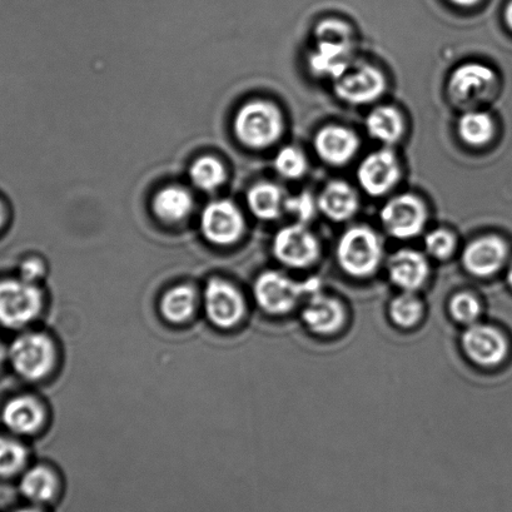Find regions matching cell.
Segmentation results:
<instances>
[{
	"mask_svg": "<svg viewBox=\"0 0 512 512\" xmlns=\"http://www.w3.org/2000/svg\"><path fill=\"white\" fill-rule=\"evenodd\" d=\"M450 313L457 322L472 325L480 316V302L470 293H457L450 302Z\"/></svg>",
	"mask_w": 512,
	"mask_h": 512,
	"instance_id": "31",
	"label": "cell"
},
{
	"mask_svg": "<svg viewBox=\"0 0 512 512\" xmlns=\"http://www.w3.org/2000/svg\"><path fill=\"white\" fill-rule=\"evenodd\" d=\"M356 176L367 195L385 196L394 190L401 180L399 158L390 148L379 149L362 159Z\"/></svg>",
	"mask_w": 512,
	"mask_h": 512,
	"instance_id": "9",
	"label": "cell"
},
{
	"mask_svg": "<svg viewBox=\"0 0 512 512\" xmlns=\"http://www.w3.org/2000/svg\"><path fill=\"white\" fill-rule=\"evenodd\" d=\"M316 41H344L354 42L352 39V28L349 23L340 21V19H323L315 28Z\"/></svg>",
	"mask_w": 512,
	"mask_h": 512,
	"instance_id": "33",
	"label": "cell"
},
{
	"mask_svg": "<svg viewBox=\"0 0 512 512\" xmlns=\"http://www.w3.org/2000/svg\"><path fill=\"white\" fill-rule=\"evenodd\" d=\"M255 297L258 305L268 313L282 315L296 307L303 297H310L321 291L318 278L297 282L280 272L267 271L257 278Z\"/></svg>",
	"mask_w": 512,
	"mask_h": 512,
	"instance_id": "1",
	"label": "cell"
},
{
	"mask_svg": "<svg viewBox=\"0 0 512 512\" xmlns=\"http://www.w3.org/2000/svg\"><path fill=\"white\" fill-rule=\"evenodd\" d=\"M42 297L32 282L0 281V325L7 328L26 326L41 311Z\"/></svg>",
	"mask_w": 512,
	"mask_h": 512,
	"instance_id": "6",
	"label": "cell"
},
{
	"mask_svg": "<svg viewBox=\"0 0 512 512\" xmlns=\"http://www.w3.org/2000/svg\"><path fill=\"white\" fill-rule=\"evenodd\" d=\"M285 201L281 188L273 183H258L248 193V206L253 215L265 221L276 220L285 208Z\"/></svg>",
	"mask_w": 512,
	"mask_h": 512,
	"instance_id": "23",
	"label": "cell"
},
{
	"mask_svg": "<svg viewBox=\"0 0 512 512\" xmlns=\"http://www.w3.org/2000/svg\"><path fill=\"white\" fill-rule=\"evenodd\" d=\"M191 177L197 187L205 191H213L225 181V168L215 158L198 159L191 168Z\"/></svg>",
	"mask_w": 512,
	"mask_h": 512,
	"instance_id": "28",
	"label": "cell"
},
{
	"mask_svg": "<svg viewBox=\"0 0 512 512\" xmlns=\"http://www.w3.org/2000/svg\"><path fill=\"white\" fill-rule=\"evenodd\" d=\"M360 138L352 129L328 124L318 129L313 147L318 158L331 166H345L354 159L360 149Z\"/></svg>",
	"mask_w": 512,
	"mask_h": 512,
	"instance_id": "11",
	"label": "cell"
},
{
	"mask_svg": "<svg viewBox=\"0 0 512 512\" xmlns=\"http://www.w3.org/2000/svg\"><path fill=\"white\" fill-rule=\"evenodd\" d=\"M243 218L241 212L230 202H215L208 206L202 216V230L207 240L216 245H231L241 237Z\"/></svg>",
	"mask_w": 512,
	"mask_h": 512,
	"instance_id": "15",
	"label": "cell"
},
{
	"mask_svg": "<svg viewBox=\"0 0 512 512\" xmlns=\"http://www.w3.org/2000/svg\"><path fill=\"white\" fill-rule=\"evenodd\" d=\"M499 86L494 69L485 64H461L451 73L447 93L456 107L471 111L479 104L490 101Z\"/></svg>",
	"mask_w": 512,
	"mask_h": 512,
	"instance_id": "4",
	"label": "cell"
},
{
	"mask_svg": "<svg viewBox=\"0 0 512 512\" xmlns=\"http://www.w3.org/2000/svg\"><path fill=\"white\" fill-rule=\"evenodd\" d=\"M392 321L401 327H411L422 316V303L412 292H405L392 300L390 305Z\"/></svg>",
	"mask_w": 512,
	"mask_h": 512,
	"instance_id": "29",
	"label": "cell"
},
{
	"mask_svg": "<svg viewBox=\"0 0 512 512\" xmlns=\"http://www.w3.org/2000/svg\"><path fill=\"white\" fill-rule=\"evenodd\" d=\"M41 405L32 397H16L8 401L2 412V419L7 429L19 435L36 432L43 422Z\"/></svg>",
	"mask_w": 512,
	"mask_h": 512,
	"instance_id": "20",
	"label": "cell"
},
{
	"mask_svg": "<svg viewBox=\"0 0 512 512\" xmlns=\"http://www.w3.org/2000/svg\"><path fill=\"white\" fill-rule=\"evenodd\" d=\"M380 218L390 236L397 240H410L425 230L429 211L421 198L404 193L385 203Z\"/></svg>",
	"mask_w": 512,
	"mask_h": 512,
	"instance_id": "5",
	"label": "cell"
},
{
	"mask_svg": "<svg viewBox=\"0 0 512 512\" xmlns=\"http://www.w3.org/2000/svg\"><path fill=\"white\" fill-rule=\"evenodd\" d=\"M382 242L374 230L366 226L349 228L337 245V260L342 270L354 277H367L382 261Z\"/></svg>",
	"mask_w": 512,
	"mask_h": 512,
	"instance_id": "2",
	"label": "cell"
},
{
	"mask_svg": "<svg viewBox=\"0 0 512 512\" xmlns=\"http://www.w3.org/2000/svg\"><path fill=\"white\" fill-rule=\"evenodd\" d=\"M196 306V293L188 286H177L163 296L162 315L173 323L185 322L192 316Z\"/></svg>",
	"mask_w": 512,
	"mask_h": 512,
	"instance_id": "26",
	"label": "cell"
},
{
	"mask_svg": "<svg viewBox=\"0 0 512 512\" xmlns=\"http://www.w3.org/2000/svg\"><path fill=\"white\" fill-rule=\"evenodd\" d=\"M205 307L208 318L222 328L235 326L245 312V302L241 293L231 283L221 280L208 282Z\"/></svg>",
	"mask_w": 512,
	"mask_h": 512,
	"instance_id": "13",
	"label": "cell"
},
{
	"mask_svg": "<svg viewBox=\"0 0 512 512\" xmlns=\"http://www.w3.org/2000/svg\"><path fill=\"white\" fill-rule=\"evenodd\" d=\"M387 88L385 74L369 63L351 66L333 81L335 94L342 102L365 106L384 96Z\"/></svg>",
	"mask_w": 512,
	"mask_h": 512,
	"instance_id": "7",
	"label": "cell"
},
{
	"mask_svg": "<svg viewBox=\"0 0 512 512\" xmlns=\"http://www.w3.org/2000/svg\"><path fill=\"white\" fill-rule=\"evenodd\" d=\"M302 320L312 332L328 335L344 325V307L335 298L322 295L321 291L313 293L303 307Z\"/></svg>",
	"mask_w": 512,
	"mask_h": 512,
	"instance_id": "18",
	"label": "cell"
},
{
	"mask_svg": "<svg viewBox=\"0 0 512 512\" xmlns=\"http://www.w3.org/2000/svg\"><path fill=\"white\" fill-rule=\"evenodd\" d=\"M277 260L288 267L305 268L320 257V242L303 223L283 227L273 241Z\"/></svg>",
	"mask_w": 512,
	"mask_h": 512,
	"instance_id": "10",
	"label": "cell"
},
{
	"mask_svg": "<svg viewBox=\"0 0 512 512\" xmlns=\"http://www.w3.org/2000/svg\"><path fill=\"white\" fill-rule=\"evenodd\" d=\"M17 512H39V511L38 510H33V509H24V510L17 511Z\"/></svg>",
	"mask_w": 512,
	"mask_h": 512,
	"instance_id": "41",
	"label": "cell"
},
{
	"mask_svg": "<svg viewBox=\"0 0 512 512\" xmlns=\"http://www.w3.org/2000/svg\"><path fill=\"white\" fill-rule=\"evenodd\" d=\"M154 211L164 221L177 222L185 218L192 208L190 193L182 188L169 187L159 192L153 203Z\"/></svg>",
	"mask_w": 512,
	"mask_h": 512,
	"instance_id": "24",
	"label": "cell"
},
{
	"mask_svg": "<svg viewBox=\"0 0 512 512\" xmlns=\"http://www.w3.org/2000/svg\"><path fill=\"white\" fill-rule=\"evenodd\" d=\"M8 356V352L6 347L3 346L2 342H0V366L3 365V362L6 361Z\"/></svg>",
	"mask_w": 512,
	"mask_h": 512,
	"instance_id": "38",
	"label": "cell"
},
{
	"mask_svg": "<svg viewBox=\"0 0 512 512\" xmlns=\"http://www.w3.org/2000/svg\"><path fill=\"white\" fill-rule=\"evenodd\" d=\"M509 255V248L502 238L484 236L465 247L462 265L471 275L487 277L501 270Z\"/></svg>",
	"mask_w": 512,
	"mask_h": 512,
	"instance_id": "14",
	"label": "cell"
},
{
	"mask_svg": "<svg viewBox=\"0 0 512 512\" xmlns=\"http://www.w3.org/2000/svg\"><path fill=\"white\" fill-rule=\"evenodd\" d=\"M456 237L454 233L444 228H439L425 237V248L427 253L437 260H446L456 248Z\"/></svg>",
	"mask_w": 512,
	"mask_h": 512,
	"instance_id": "32",
	"label": "cell"
},
{
	"mask_svg": "<svg viewBox=\"0 0 512 512\" xmlns=\"http://www.w3.org/2000/svg\"><path fill=\"white\" fill-rule=\"evenodd\" d=\"M318 211L328 220L345 222L359 212L360 198L349 183L335 180L328 182L317 198Z\"/></svg>",
	"mask_w": 512,
	"mask_h": 512,
	"instance_id": "17",
	"label": "cell"
},
{
	"mask_svg": "<svg viewBox=\"0 0 512 512\" xmlns=\"http://www.w3.org/2000/svg\"><path fill=\"white\" fill-rule=\"evenodd\" d=\"M457 133H459L462 142L469 144V146L484 147L494 138V119L489 113L471 109L459 118Z\"/></svg>",
	"mask_w": 512,
	"mask_h": 512,
	"instance_id": "22",
	"label": "cell"
},
{
	"mask_svg": "<svg viewBox=\"0 0 512 512\" xmlns=\"http://www.w3.org/2000/svg\"><path fill=\"white\" fill-rule=\"evenodd\" d=\"M9 360L18 375L26 380L43 379L54 364V347L47 336L27 333L14 340L8 352Z\"/></svg>",
	"mask_w": 512,
	"mask_h": 512,
	"instance_id": "8",
	"label": "cell"
},
{
	"mask_svg": "<svg viewBox=\"0 0 512 512\" xmlns=\"http://www.w3.org/2000/svg\"><path fill=\"white\" fill-rule=\"evenodd\" d=\"M285 210L301 223H306L311 221L318 211L317 200L311 193L303 192L298 196L288 198L285 201Z\"/></svg>",
	"mask_w": 512,
	"mask_h": 512,
	"instance_id": "34",
	"label": "cell"
},
{
	"mask_svg": "<svg viewBox=\"0 0 512 512\" xmlns=\"http://www.w3.org/2000/svg\"><path fill=\"white\" fill-rule=\"evenodd\" d=\"M275 168L278 175L286 180H300L308 169L306 154L297 147H283L275 158Z\"/></svg>",
	"mask_w": 512,
	"mask_h": 512,
	"instance_id": "27",
	"label": "cell"
},
{
	"mask_svg": "<svg viewBox=\"0 0 512 512\" xmlns=\"http://www.w3.org/2000/svg\"><path fill=\"white\" fill-rule=\"evenodd\" d=\"M507 282H509L510 287L512 288V263L509 268V271H507Z\"/></svg>",
	"mask_w": 512,
	"mask_h": 512,
	"instance_id": "39",
	"label": "cell"
},
{
	"mask_svg": "<svg viewBox=\"0 0 512 512\" xmlns=\"http://www.w3.org/2000/svg\"><path fill=\"white\" fill-rule=\"evenodd\" d=\"M43 267L39 261H28L22 267V280L34 282L42 275Z\"/></svg>",
	"mask_w": 512,
	"mask_h": 512,
	"instance_id": "35",
	"label": "cell"
},
{
	"mask_svg": "<svg viewBox=\"0 0 512 512\" xmlns=\"http://www.w3.org/2000/svg\"><path fill=\"white\" fill-rule=\"evenodd\" d=\"M352 44L344 41H316L315 48L308 56V67L317 77L330 78L336 81L351 64Z\"/></svg>",
	"mask_w": 512,
	"mask_h": 512,
	"instance_id": "16",
	"label": "cell"
},
{
	"mask_svg": "<svg viewBox=\"0 0 512 512\" xmlns=\"http://www.w3.org/2000/svg\"><path fill=\"white\" fill-rule=\"evenodd\" d=\"M429 273L430 267L426 257L415 250H401L390 258V280L405 292L419 290L429 277Z\"/></svg>",
	"mask_w": 512,
	"mask_h": 512,
	"instance_id": "19",
	"label": "cell"
},
{
	"mask_svg": "<svg viewBox=\"0 0 512 512\" xmlns=\"http://www.w3.org/2000/svg\"><path fill=\"white\" fill-rule=\"evenodd\" d=\"M3 222H4V210H3L2 205H0V227H2Z\"/></svg>",
	"mask_w": 512,
	"mask_h": 512,
	"instance_id": "40",
	"label": "cell"
},
{
	"mask_svg": "<svg viewBox=\"0 0 512 512\" xmlns=\"http://www.w3.org/2000/svg\"><path fill=\"white\" fill-rule=\"evenodd\" d=\"M27 451L17 441L0 436V476L18 474L26 465Z\"/></svg>",
	"mask_w": 512,
	"mask_h": 512,
	"instance_id": "30",
	"label": "cell"
},
{
	"mask_svg": "<svg viewBox=\"0 0 512 512\" xmlns=\"http://www.w3.org/2000/svg\"><path fill=\"white\" fill-rule=\"evenodd\" d=\"M462 349L475 364L487 367L504 361L509 346L496 328L472 323L462 335Z\"/></svg>",
	"mask_w": 512,
	"mask_h": 512,
	"instance_id": "12",
	"label": "cell"
},
{
	"mask_svg": "<svg viewBox=\"0 0 512 512\" xmlns=\"http://www.w3.org/2000/svg\"><path fill=\"white\" fill-rule=\"evenodd\" d=\"M505 22L507 27H509L512 31V0L509 4H507L505 11Z\"/></svg>",
	"mask_w": 512,
	"mask_h": 512,
	"instance_id": "37",
	"label": "cell"
},
{
	"mask_svg": "<svg viewBox=\"0 0 512 512\" xmlns=\"http://www.w3.org/2000/svg\"><path fill=\"white\" fill-rule=\"evenodd\" d=\"M366 131L375 141L394 146L399 143L405 133L404 117L399 109L381 106L370 112L366 118Z\"/></svg>",
	"mask_w": 512,
	"mask_h": 512,
	"instance_id": "21",
	"label": "cell"
},
{
	"mask_svg": "<svg viewBox=\"0 0 512 512\" xmlns=\"http://www.w3.org/2000/svg\"><path fill=\"white\" fill-rule=\"evenodd\" d=\"M450 2L455 4L457 7L470 8L476 6L477 3H480V0H450Z\"/></svg>",
	"mask_w": 512,
	"mask_h": 512,
	"instance_id": "36",
	"label": "cell"
},
{
	"mask_svg": "<svg viewBox=\"0 0 512 512\" xmlns=\"http://www.w3.org/2000/svg\"><path fill=\"white\" fill-rule=\"evenodd\" d=\"M235 129L237 137L246 146L256 149L270 147L282 136V113L270 102L247 103L237 114Z\"/></svg>",
	"mask_w": 512,
	"mask_h": 512,
	"instance_id": "3",
	"label": "cell"
},
{
	"mask_svg": "<svg viewBox=\"0 0 512 512\" xmlns=\"http://www.w3.org/2000/svg\"><path fill=\"white\" fill-rule=\"evenodd\" d=\"M56 476L46 467H34L24 474L21 490L28 500L44 504L53 499L57 492Z\"/></svg>",
	"mask_w": 512,
	"mask_h": 512,
	"instance_id": "25",
	"label": "cell"
}]
</instances>
